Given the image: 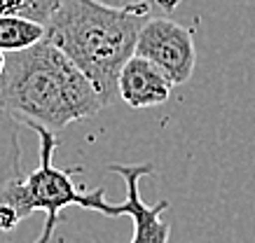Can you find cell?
Instances as JSON below:
<instances>
[{"mask_svg":"<svg viewBox=\"0 0 255 243\" xmlns=\"http://www.w3.org/2000/svg\"><path fill=\"white\" fill-rule=\"evenodd\" d=\"M0 108L26 124L61 131L106 108L94 82L54 42L7 54L0 75Z\"/></svg>","mask_w":255,"mask_h":243,"instance_id":"6da1fadb","label":"cell"},{"mask_svg":"<svg viewBox=\"0 0 255 243\" xmlns=\"http://www.w3.org/2000/svg\"><path fill=\"white\" fill-rule=\"evenodd\" d=\"M147 19V14L108 7L96 0H59L47 21V40L92 80L110 105L120 98L117 80L136 52Z\"/></svg>","mask_w":255,"mask_h":243,"instance_id":"7a4b0ae2","label":"cell"},{"mask_svg":"<svg viewBox=\"0 0 255 243\" xmlns=\"http://www.w3.org/2000/svg\"><path fill=\"white\" fill-rule=\"evenodd\" d=\"M38 134L40 141V164L28 175L16 178L0 192V206H5L14 213L16 222L28 218L31 213H45L42 232L33 243H49L59 225V213L66 206H82L85 192H80L73 182V171H63L54 166V150L59 148L54 131H49L40 124H28Z\"/></svg>","mask_w":255,"mask_h":243,"instance_id":"3957f363","label":"cell"},{"mask_svg":"<svg viewBox=\"0 0 255 243\" xmlns=\"http://www.w3.org/2000/svg\"><path fill=\"white\" fill-rule=\"evenodd\" d=\"M106 171L117 173L127 185V199L122 204H108L106 201V192L103 189H94L85 192V201L80 208L87 211H96L108 218H120L127 215L131 218L133 236L129 243H169L171 227L169 222L162 220V213L169 211V201H157V204L147 206L140 196V180L145 175H155V166L145 162V164H110ZM94 243H101L94 239Z\"/></svg>","mask_w":255,"mask_h":243,"instance_id":"277c9868","label":"cell"},{"mask_svg":"<svg viewBox=\"0 0 255 243\" xmlns=\"http://www.w3.org/2000/svg\"><path fill=\"white\" fill-rule=\"evenodd\" d=\"M133 54L157 63L173 84H185L192 78L194 63H197L192 31L159 16L147 19L143 24Z\"/></svg>","mask_w":255,"mask_h":243,"instance_id":"5b68a950","label":"cell"},{"mask_svg":"<svg viewBox=\"0 0 255 243\" xmlns=\"http://www.w3.org/2000/svg\"><path fill=\"white\" fill-rule=\"evenodd\" d=\"M173 86L176 84L171 82L169 75L157 63L133 54L129 61L124 63L122 73H120L117 94L129 108L143 110L166 103L171 91H173Z\"/></svg>","mask_w":255,"mask_h":243,"instance_id":"8992f818","label":"cell"},{"mask_svg":"<svg viewBox=\"0 0 255 243\" xmlns=\"http://www.w3.org/2000/svg\"><path fill=\"white\" fill-rule=\"evenodd\" d=\"M42 40H47V24L21 14H0V52H21Z\"/></svg>","mask_w":255,"mask_h":243,"instance_id":"52a82bcc","label":"cell"},{"mask_svg":"<svg viewBox=\"0 0 255 243\" xmlns=\"http://www.w3.org/2000/svg\"><path fill=\"white\" fill-rule=\"evenodd\" d=\"M21 178V143L16 117L0 108V192Z\"/></svg>","mask_w":255,"mask_h":243,"instance_id":"ba28073f","label":"cell"},{"mask_svg":"<svg viewBox=\"0 0 255 243\" xmlns=\"http://www.w3.org/2000/svg\"><path fill=\"white\" fill-rule=\"evenodd\" d=\"M59 0H0V14H21L47 24Z\"/></svg>","mask_w":255,"mask_h":243,"instance_id":"9c48e42d","label":"cell"},{"mask_svg":"<svg viewBox=\"0 0 255 243\" xmlns=\"http://www.w3.org/2000/svg\"><path fill=\"white\" fill-rule=\"evenodd\" d=\"M96 2H103L108 7L138 12V14H150V7H152V0H96Z\"/></svg>","mask_w":255,"mask_h":243,"instance_id":"30bf717a","label":"cell"},{"mask_svg":"<svg viewBox=\"0 0 255 243\" xmlns=\"http://www.w3.org/2000/svg\"><path fill=\"white\" fill-rule=\"evenodd\" d=\"M180 2H183V0H152V5H155V7H159L162 12H166V14H169V12H173Z\"/></svg>","mask_w":255,"mask_h":243,"instance_id":"8fae6325","label":"cell"},{"mask_svg":"<svg viewBox=\"0 0 255 243\" xmlns=\"http://www.w3.org/2000/svg\"><path fill=\"white\" fill-rule=\"evenodd\" d=\"M5 61H7V54L0 52V75H2V71H5Z\"/></svg>","mask_w":255,"mask_h":243,"instance_id":"7c38bea8","label":"cell"}]
</instances>
